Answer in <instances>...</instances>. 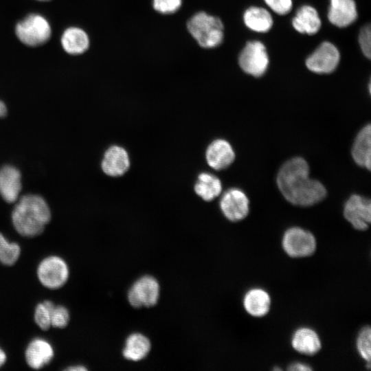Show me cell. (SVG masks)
<instances>
[{"mask_svg": "<svg viewBox=\"0 0 371 371\" xmlns=\"http://www.w3.org/2000/svg\"><path fill=\"white\" fill-rule=\"evenodd\" d=\"M309 166L301 157H293L280 168L277 185L285 199L297 206H312L326 196V189L319 181L309 177Z\"/></svg>", "mask_w": 371, "mask_h": 371, "instance_id": "6da1fadb", "label": "cell"}, {"mask_svg": "<svg viewBox=\"0 0 371 371\" xmlns=\"http://www.w3.org/2000/svg\"><path fill=\"white\" fill-rule=\"evenodd\" d=\"M17 201L12 212V221L16 231L25 237L41 234L51 219L50 208L46 201L32 194L23 195Z\"/></svg>", "mask_w": 371, "mask_h": 371, "instance_id": "7a4b0ae2", "label": "cell"}, {"mask_svg": "<svg viewBox=\"0 0 371 371\" xmlns=\"http://www.w3.org/2000/svg\"><path fill=\"white\" fill-rule=\"evenodd\" d=\"M186 27L202 48H215L223 41L224 25L222 21L205 11L194 13L187 21Z\"/></svg>", "mask_w": 371, "mask_h": 371, "instance_id": "3957f363", "label": "cell"}, {"mask_svg": "<svg viewBox=\"0 0 371 371\" xmlns=\"http://www.w3.org/2000/svg\"><path fill=\"white\" fill-rule=\"evenodd\" d=\"M15 33L23 44L36 47L49 39L52 28L44 16L38 14H31L16 24Z\"/></svg>", "mask_w": 371, "mask_h": 371, "instance_id": "277c9868", "label": "cell"}, {"mask_svg": "<svg viewBox=\"0 0 371 371\" xmlns=\"http://www.w3.org/2000/svg\"><path fill=\"white\" fill-rule=\"evenodd\" d=\"M282 247L285 254L291 258H306L315 252L317 240L310 231L300 227H291L283 234Z\"/></svg>", "mask_w": 371, "mask_h": 371, "instance_id": "5b68a950", "label": "cell"}, {"mask_svg": "<svg viewBox=\"0 0 371 371\" xmlns=\"http://www.w3.org/2000/svg\"><path fill=\"white\" fill-rule=\"evenodd\" d=\"M159 295L158 280L153 276L144 275L131 286L127 292V300L133 308H150L157 304Z\"/></svg>", "mask_w": 371, "mask_h": 371, "instance_id": "8992f818", "label": "cell"}, {"mask_svg": "<svg viewBox=\"0 0 371 371\" xmlns=\"http://www.w3.org/2000/svg\"><path fill=\"white\" fill-rule=\"evenodd\" d=\"M269 64L265 45L259 41H249L238 56V65L246 74L260 77L265 74Z\"/></svg>", "mask_w": 371, "mask_h": 371, "instance_id": "52a82bcc", "label": "cell"}, {"mask_svg": "<svg viewBox=\"0 0 371 371\" xmlns=\"http://www.w3.org/2000/svg\"><path fill=\"white\" fill-rule=\"evenodd\" d=\"M69 273L65 261L56 256L45 258L37 268V276L40 282L50 289L62 287L67 281Z\"/></svg>", "mask_w": 371, "mask_h": 371, "instance_id": "ba28073f", "label": "cell"}, {"mask_svg": "<svg viewBox=\"0 0 371 371\" xmlns=\"http://www.w3.org/2000/svg\"><path fill=\"white\" fill-rule=\"evenodd\" d=\"M340 60L337 47L330 42L322 43L306 60V66L311 71L319 74L333 72Z\"/></svg>", "mask_w": 371, "mask_h": 371, "instance_id": "9c48e42d", "label": "cell"}, {"mask_svg": "<svg viewBox=\"0 0 371 371\" xmlns=\"http://www.w3.org/2000/svg\"><path fill=\"white\" fill-rule=\"evenodd\" d=\"M343 214L355 229L367 230L371 223L370 199L359 194H352L344 203Z\"/></svg>", "mask_w": 371, "mask_h": 371, "instance_id": "30bf717a", "label": "cell"}, {"mask_svg": "<svg viewBox=\"0 0 371 371\" xmlns=\"http://www.w3.org/2000/svg\"><path fill=\"white\" fill-rule=\"evenodd\" d=\"M219 207L223 216L231 222L245 219L249 213V200L243 190L237 188L227 190L221 196Z\"/></svg>", "mask_w": 371, "mask_h": 371, "instance_id": "8fae6325", "label": "cell"}, {"mask_svg": "<svg viewBox=\"0 0 371 371\" xmlns=\"http://www.w3.org/2000/svg\"><path fill=\"white\" fill-rule=\"evenodd\" d=\"M130 164L126 150L121 146L113 145L104 152L101 168L106 175L117 177L124 175L128 170Z\"/></svg>", "mask_w": 371, "mask_h": 371, "instance_id": "7c38bea8", "label": "cell"}, {"mask_svg": "<svg viewBox=\"0 0 371 371\" xmlns=\"http://www.w3.org/2000/svg\"><path fill=\"white\" fill-rule=\"evenodd\" d=\"M235 156L232 146L224 139H214L205 150V159L208 166L216 170L228 168L234 162Z\"/></svg>", "mask_w": 371, "mask_h": 371, "instance_id": "4fadbf2b", "label": "cell"}, {"mask_svg": "<svg viewBox=\"0 0 371 371\" xmlns=\"http://www.w3.org/2000/svg\"><path fill=\"white\" fill-rule=\"evenodd\" d=\"M328 19L338 27H346L352 24L357 18V9L354 0H330Z\"/></svg>", "mask_w": 371, "mask_h": 371, "instance_id": "5bb4252c", "label": "cell"}, {"mask_svg": "<svg viewBox=\"0 0 371 371\" xmlns=\"http://www.w3.org/2000/svg\"><path fill=\"white\" fill-rule=\"evenodd\" d=\"M22 188L21 174L19 169L11 165L0 168V195L9 203L16 202Z\"/></svg>", "mask_w": 371, "mask_h": 371, "instance_id": "9a60e30c", "label": "cell"}, {"mask_svg": "<svg viewBox=\"0 0 371 371\" xmlns=\"http://www.w3.org/2000/svg\"><path fill=\"white\" fill-rule=\"evenodd\" d=\"M291 344L297 352L308 356L316 355L322 348V341L318 333L307 326L300 327L295 330Z\"/></svg>", "mask_w": 371, "mask_h": 371, "instance_id": "2e32d148", "label": "cell"}, {"mask_svg": "<svg viewBox=\"0 0 371 371\" xmlns=\"http://www.w3.org/2000/svg\"><path fill=\"white\" fill-rule=\"evenodd\" d=\"M243 305L249 315L254 317H262L270 311L271 298L269 293L264 289L254 287L245 293Z\"/></svg>", "mask_w": 371, "mask_h": 371, "instance_id": "e0dca14e", "label": "cell"}, {"mask_svg": "<svg viewBox=\"0 0 371 371\" xmlns=\"http://www.w3.org/2000/svg\"><path fill=\"white\" fill-rule=\"evenodd\" d=\"M351 155L354 161L360 167L368 170L371 168V126H363L357 133L353 142Z\"/></svg>", "mask_w": 371, "mask_h": 371, "instance_id": "ac0fdd59", "label": "cell"}, {"mask_svg": "<svg viewBox=\"0 0 371 371\" xmlns=\"http://www.w3.org/2000/svg\"><path fill=\"white\" fill-rule=\"evenodd\" d=\"M25 356L26 362L30 368L40 369L51 361L54 356V350L47 341L36 338L28 344Z\"/></svg>", "mask_w": 371, "mask_h": 371, "instance_id": "d6986e66", "label": "cell"}, {"mask_svg": "<svg viewBox=\"0 0 371 371\" xmlns=\"http://www.w3.org/2000/svg\"><path fill=\"white\" fill-rule=\"evenodd\" d=\"M292 25L300 34L313 35L320 30L322 21L315 8L304 5L297 10L292 19Z\"/></svg>", "mask_w": 371, "mask_h": 371, "instance_id": "ffe728a7", "label": "cell"}, {"mask_svg": "<svg viewBox=\"0 0 371 371\" xmlns=\"http://www.w3.org/2000/svg\"><path fill=\"white\" fill-rule=\"evenodd\" d=\"M60 43L63 49L71 55H80L89 47L90 39L88 34L78 27H70L63 33Z\"/></svg>", "mask_w": 371, "mask_h": 371, "instance_id": "44dd1931", "label": "cell"}, {"mask_svg": "<svg viewBox=\"0 0 371 371\" xmlns=\"http://www.w3.org/2000/svg\"><path fill=\"white\" fill-rule=\"evenodd\" d=\"M150 350L151 342L148 337L140 333H133L125 340L122 355L127 360L139 361L145 359Z\"/></svg>", "mask_w": 371, "mask_h": 371, "instance_id": "7402d4cb", "label": "cell"}, {"mask_svg": "<svg viewBox=\"0 0 371 371\" xmlns=\"http://www.w3.org/2000/svg\"><path fill=\"white\" fill-rule=\"evenodd\" d=\"M243 19L247 28L258 33L269 32L273 24L270 12L267 9L258 6L248 8L243 14Z\"/></svg>", "mask_w": 371, "mask_h": 371, "instance_id": "603a6c76", "label": "cell"}, {"mask_svg": "<svg viewBox=\"0 0 371 371\" xmlns=\"http://www.w3.org/2000/svg\"><path fill=\"white\" fill-rule=\"evenodd\" d=\"M222 183L218 177L210 172L200 173L195 182V193L205 201H211L222 192Z\"/></svg>", "mask_w": 371, "mask_h": 371, "instance_id": "cb8c5ba5", "label": "cell"}, {"mask_svg": "<svg viewBox=\"0 0 371 371\" xmlns=\"http://www.w3.org/2000/svg\"><path fill=\"white\" fill-rule=\"evenodd\" d=\"M356 348L359 356L366 362V367L370 368L371 359V328L365 326L359 330L356 339Z\"/></svg>", "mask_w": 371, "mask_h": 371, "instance_id": "d4e9b609", "label": "cell"}, {"mask_svg": "<svg viewBox=\"0 0 371 371\" xmlns=\"http://www.w3.org/2000/svg\"><path fill=\"white\" fill-rule=\"evenodd\" d=\"M54 306L52 302L45 300L36 306L34 321L42 330H48L51 326V311Z\"/></svg>", "mask_w": 371, "mask_h": 371, "instance_id": "484cf974", "label": "cell"}, {"mask_svg": "<svg viewBox=\"0 0 371 371\" xmlns=\"http://www.w3.org/2000/svg\"><path fill=\"white\" fill-rule=\"evenodd\" d=\"M183 0H152V6L161 14H173L181 8Z\"/></svg>", "mask_w": 371, "mask_h": 371, "instance_id": "4316f807", "label": "cell"}, {"mask_svg": "<svg viewBox=\"0 0 371 371\" xmlns=\"http://www.w3.org/2000/svg\"><path fill=\"white\" fill-rule=\"evenodd\" d=\"M69 321L68 310L63 306L54 305L51 311V326L55 328H63Z\"/></svg>", "mask_w": 371, "mask_h": 371, "instance_id": "83f0119b", "label": "cell"}, {"mask_svg": "<svg viewBox=\"0 0 371 371\" xmlns=\"http://www.w3.org/2000/svg\"><path fill=\"white\" fill-rule=\"evenodd\" d=\"M20 253L21 249L17 243L8 242L0 253V262L7 266L13 265L19 259Z\"/></svg>", "mask_w": 371, "mask_h": 371, "instance_id": "f1b7e54d", "label": "cell"}, {"mask_svg": "<svg viewBox=\"0 0 371 371\" xmlns=\"http://www.w3.org/2000/svg\"><path fill=\"white\" fill-rule=\"evenodd\" d=\"M358 41L363 55L370 59L371 56V29L369 25L361 29Z\"/></svg>", "mask_w": 371, "mask_h": 371, "instance_id": "f546056e", "label": "cell"}, {"mask_svg": "<svg viewBox=\"0 0 371 371\" xmlns=\"http://www.w3.org/2000/svg\"><path fill=\"white\" fill-rule=\"evenodd\" d=\"M266 5L275 13L285 15L290 12L293 6L292 0H264Z\"/></svg>", "mask_w": 371, "mask_h": 371, "instance_id": "4dcf8cb0", "label": "cell"}, {"mask_svg": "<svg viewBox=\"0 0 371 371\" xmlns=\"http://www.w3.org/2000/svg\"><path fill=\"white\" fill-rule=\"evenodd\" d=\"M287 370L290 371H310L312 368L310 365L302 362H293L289 364Z\"/></svg>", "mask_w": 371, "mask_h": 371, "instance_id": "1f68e13d", "label": "cell"}, {"mask_svg": "<svg viewBox=\"0 0 371 371\" xmlns=\"http://www.w3.org/2000/svg\"><path fill=\"white\" fill-rule=\"evenodd\" d=\"M8 113V109L4 102L0 100V118L3 117L6 115Z\"/></svg>", "mask_w": 371, "mask_h": 371, "instance_id": "d6a6232c", "label": "cell"}, {"mask_svg": "<svg viewBox=\"0 0 371 371\" xmlns=\"http://www.w3.org/2000/svg\"><path fill=\"white\" fill-rule=\"evenodd\" d=\"M66 370H70V371H85L87 370V368L82 365H76V366H72L71 367H69L66 369Z\"/></svg>", "mask_w": 371, "mask_h": 371, "instance_id": "836d02e7", "label": "cell"}, {"mask_svg": "<svg viewBox=\"0 0 371 371\" xmlns=\"http://www.w3.org/2000/svg\"><path fill=\"white\" fill-rule=\"evenodd\" d=\"M8 243V241L7 240V239L4 237V236L1 233H0V253L5 248L4 246H5Z\"/></svg>", "mask_w": 371, "mask_h": 371, "instance_id": "e575fe53", "label": "cell"}, {"mask_svg": "<svg viewBox=\"0 0 371 371\" xmlns=\"http://www.w3.org/2000/svg\"><path fill=\"white\" fill-rule=\"evenodd\" d=\"M6 361V355L4 351L0 348V368L4 364Z\"/></svg>", "mask_w": 371, "mask_h": 371, "instance_id": "d590c367", "label": "cell"}, {"mask_svg": "<svg viewBox=\"0 0 371 371\" xmlns=\"http://www.w3.org/2000/svg\"><path fill=\"white\" fill-rule=\"evenodd\" d=\"M38 1H49V0H38Z\"/></svg>", "mask_w": 371, "mask_h": 371, "instance_id": "8d00e7d4", "label": "cell"}]
</instances>
